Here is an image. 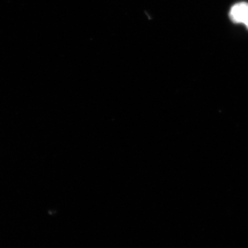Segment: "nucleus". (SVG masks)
<instances>
[{
  "label": "nucleus",
  "mask_w": 248,
  "mask_h": 248,
  "mask_svg": "<svg viewBox=\"0 0 248 248\" xmlns=\"http://www.w3.org/2000/svg\"><path fill=\"white\" fill-rule=\"evenodd\" d=\"M230 17L234 23L244 24L248 29V3L240 2L234 5L230 11Z\"/></svg>",
  "instance_id": "1"
}]
</instances>
